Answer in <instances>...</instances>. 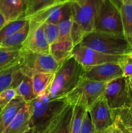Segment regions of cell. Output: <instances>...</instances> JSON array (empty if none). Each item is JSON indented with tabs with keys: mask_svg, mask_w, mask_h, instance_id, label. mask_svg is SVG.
Instances as JSON below:
<instances>
[{
	"mask_svg": "<svg viewBox=\"0 0 132 133\" xmlns=\"http://www.w3.org/2000/svg\"><path fill=\"white\" fill-rule=\"evenodd\" d=\"M67 104L65 97L53 99L48 90L44 92L28 103L30 128L42 133Z\"/></svg>",
	"mask_w": 132,
	"mask_h": 133,
	"instance_id": "6da1fadb",
	"label": "cell"
},
{
	"mask_svg": "<svg viewBox=\"0 0 132 133\" xmlns=\"http://www.w3.org/2000/svg\"><path fill=\"white\" fill-rule=\"evenodd\" d=\"M83 66L71 56L60 64L48 89L53 99L65 97L76 87L82 77Z\"/></svg>",
	"mask_w": 132,
	"mask_h": 133,
	"instance_id": "7a4b0ae2",
	"label": "cell"
},
{
	"mask_svg": "<svg viewBox=\"0 0 132 133\" xmlns=\"http://www.w3.org/2000/svg\"><path fill=\"white\" fill-rule=\"evenodd\" d=\"M79 44L109 55L124 56L132 52L131 44L124 35L95 31L87 32Z\"/></svg>",
	"mask_w": 132,
	"mask_h": 133,
	"instance_id": "3957f363",
	"label": "cell"
},
{
	"mask_svg": "<svg viewBox=\"0 0 132 133\" xmlns=\"http://www.w3.org/2000/svg\"><path fill=\"white\" fill-rule=\"evenodd\" d=\"M103 96L112 110L132 107L130 77L122 76L106 83Z\"/></svg>",
	"mask_w": 132,
	"mask_h": 133,
	"instance_id": "277c9868",
	"label": "cell"
},
{
	"mask_svg": "<svg viewBox=\"0 0 132 133\" xmlns=\"http://www.w3.org/2000/svg\"><path fill=\"white\" fill-rule=\"evenodd\" d=\"M106 85V83L82 78L76 87L65 96V98L70 105H83L88 111L94 103L103 96Z\"/></svg>",
	"mask_w": 132,
	"mask_h": 133,
	"instance_id": "5b68a950",
	"label": "cell"
},
{
	"mask_svg": "<svg viewBox=\"0 0 132 133\" xmlns=\"http://www.w3.org/2000/svg\"><path fill=\"white\" fill-rule=\"evenodd\" d=\"M94 31L124 36L120 9L111 0L102 1L94 21Z\"/></svg>",
	"mask_w": 132,
	"mask_h": 133,
	"instance_id": "8992f818",
	"label": "cell"
},
{
	"mask_svg": "<svg viewBox=\"0 0 132 133\" xmlns=\"http://www.w3.org/2000/svg\"><path fill=\"white\" fill-rule=\"evenodd\" d=\"M20 61L21 68L25 75L32 77L37 73H54L59 64L51 55L33 53L23 49Z\"/></svg>",
	"mask_w": 132,
	"mask_h": 133,
	"instance_id": "52a82bcc",
	"label": "cell"
},
{
	"mask_svg": "<svg viewBox=\"0 0 132 133\" xmlns=\"http://www.w3.org/2000/svg\"><path fill=\"white\" fill-rule=\"evenodd\" d=\"M103 0H86L78 5L72 3L73 20L80 25L85 34L94 31V24L99 8Z\"/></svg>",
	"mask_w": 132,
	"mask_h": 133,
	"instance_id": "ba28073f",
	"label": "cell"
},
{
	"mask_svg": "<svg viewBox=\"0 0 132 133\" xmlns=\"http://www.w3.org/2000/svg\"><path fill=\"white\" fill-rule=\"evenodd\" d=\"M71 56L83 67L94 66L106 63L119 64L123 57V56L104 54L80 44L74 47L71 51Z\"/></svg>",
	"mask_w": 132,
	"mask_h": 133,
	"instance_id": "9c48e42d",
	"label": "cell"
},
{
	"mask_svg": "<svg viewBox=\"0 0 132 133\" xmlns=\"http://www.w3.org/2000/svg\"><path fill=\"white\" fill-rule=\"evenodd\" d=\"M73 0H60L54 5L38 12L27 19L39 23H49L58 25L64 19L72 16L71 5Z\"/></svg>",
	"mask_w": 132,
	"mask_h": 133,
	"instance_id": "30bf717a",
	"label": "cell"
},
{
	"mask_svg": "<svg viewBox=\"0 0 132 133\" xmlns=\"http://www.w3.org/2000/svg\"><path fill=\"white\" fill-rule=\"evenodd\" d=\"M95 133H103L115 123L113 111L109 107L104 96L94 103L88 110Z\"/></svg>",
	"mask_w": 132,
	"mask_h": 133,
	"instance_id": "8fae6325",
	"label": "cell"
},
{
	"mask_svg": "<svg viewBox=\"0 0 132 133\" xmlns=\"http://www.w3.org/2000/svg\"><path fill=\"white\" fill-rule=\"evenodd\" d=\"M123 76L120 65L118 63H106L94 66L83 67L82 78L100 83H108Z\"/></svg>",
	"mask_w": 132,
	"mask_h": 133,
	"instance_id": "7c38bea8",
	"label": "cell"
},
{
	"mask_svg": "<svg viewBox=\"0 0 132 133\" xmlns=\"http://www.w3.org/2000/svg\"><path fill=\"white\" fill-rule=\"evenodd\" d=\"M28 20L29 32L23 44V49L40 54L50 55V45L45 37L43 24L31 19Z\"/></svg>",
	"mask_w": 132,
	"mask_h": 133,
	"instance_id": "4fadbf2b",
	"label": "cell"
},
{
	"mask_svg": "<svg viewBox=\"0 0 132 133\" xmlns=\"http://www.w3.org/2000/svg\"><path fill=\"white\" fill-rule=\"evenodd\" d=\"M27 6L26 0H0V11L6 23L24 18Z\"/></svg>",
	"mask_w": 132,
	"mask_h": 133,
	"instance_id": "5bb4252c",
	"label": "cell"
},
{
	"mask_svg": "<svg viewBox=\"0 0 132 133\" xmlns=\"http://www.w3.org/2000/svg\"><path fill=\"white\" fill-rule=\"evenodd\" d=\"M74 106L67 104L42 133H69Z\"/></svg>",
	"mask_w": 132,
	"mask_h": 133,
	"instance_id": "9a60e30c",
	"label": "cell"
},
{
	"mask_svg": "<svg viewBox=\"0 0 132 133\" xmlns=\"http://www.w3.org/2000/svg\"><path fill=\"white\" fill-rule=\"evenodd\" d=\"M24 75L21 68L20 62L0 71V93L8 88L15 89Z\"/></svg>",
	"mask_w": 132,
	"mask_h": 133,
	"instance_id": "2e32d148",
	"label": "cell"
},
{
	"mask_svg": "<svg viewBox=\"0 0 132 133\" xmlns=\"http://www.w3.org/2000/svg\"><path fill=\"white\" fill-rule=\"evenodd\" d=\"M27 104L23 98L16 96L0 113V133H2L9 126L21 109Z\"/></svg>",
	"mask_w": 132,
	"mask_h": 133,
	"instance_id": "e0dca14e",
	"label": "cell"
},
{
	"mask_svg": "<svg viewBox=\"0 0 132 133\" xmlns=\"http://www.w3.org/2000/svg\"><path fill=\"white\" fill-rule=\"evenodd\" d=\"M30 114L28 103L17 114L2 133H23L30 129Z\"/></svg>",
	"mask_w": 132,
	"mask_h": 133,
	"instance_id": "ac0fdd59",
	"label": "cell"
},
{
	"mask_svg": "<svg viewBox=\"0 0 132 133\" xmlns=\"http://www.w3.org/2000/svg\"><path fill=\"white\" fill-rule=\"evenodd\" d=\"M23 51V45L12 48H0V71L20 62Z\"/></svg>",
	"mask_w": 132,
	"mask_h": 133,
	"instance_id": "d6986e66",
	"label": "cell"
},
{
	"mask_svg": "<svg viewBox=\"0 0 132 133\" xmlns=\"http://www.w3.org/2000/svg\"><path fill=\"white\" fill-rule=\"evenodd\" d=\"M73 48L74 45L71 40L56 42L50 45V54L60 64L71 57V51Z\"/></svg>",
	"mask_w": 132,
	"mask_h": 133,
	"instance_id": "ffe728a7",
	"label": "cell"
},
{
	"mask_svg": "<svg viewBox=\"0 0 132 133\" xmlns=\"http://www.w3.org/2000/svg\"><path fill=\"white\" fill-rule=\"evenodd\" d=\"M120 11L124 36L132 45V0H124Z\"/></svg>",
	"mask_w": 132,
	"mask_h": 133,
	"instance_id": "44dd1931",
	"label": "cell"
},
{
	"mask_svg": "<svg viewBox=\"0 0 132 133\" xmlns=\"http://www.w3.org/2000/svg\"><path fill=\"white\" fill-rule=\"evenodd\" d=\"M54 73H37L32 75V86L36 97L49 89L54 79Z\"/></svg>",
	"mask_w": 132,
	"mask_h": 133,
	"instance_id": "7402d4cb",
	"label": "cell"
},
{
	"mask_svg": "<svg viewBox=\"0 0 132 133\" xmlns=\"http://www.w3.org/2000/svg\"><path fill=\"white\" fill-rule=\"evenodd\" d=\"M30 29L29 20L25 25L13 35L5 39L3 42L0 44V48H12L23 45V44L28 36Z\"/></svg>",
	"mask_w": 132,
	"mask_h": 133,
	"instance_id": "603a6c76",
	"label": "cell"
},
{
	"mask_svg": "<svg viewBox=\"0 0 132 133\" xmlns=\"http://www.w3.org/2000/svg\"><path fill=\"white\" fill-rule=\"evenodd\" d=\"M15 90L17 96L23 98L27 103L36 97L34 93L32 77L27 75H24Z\"/></svg>",
	"mask_w": 132,
	"mask_h": 133,
	"instance_id": "cb8c5ba5",
	"label": "cell"
},
{
	"mask_svg": "<svg viewBox=\"0 0 132 133\" xmlns=\"http://www.w3.org/2000/svg\"><path fill=\"white\" fill-rule=\"evenodd\" d=\"M87 112V110L83 105H76L74 106L69 133H80L84 116Z\"/></svg>",
	"mask_w": 132,
	"mask_h": 133,
	"instance_id": "d4e9b609",
	"label": "cell"
},
{
	"mask_svg": "<svg viewBox=\"0 0 132 133\" xmlns=\"http://www.w3.org/2000/svg\"><path fill=\"white\" fill-rule=\"evenodd\" d=\"M60 0H29L27 3L24 18L28 19L38 12L46 9L48 6L54 5Z\"/></svg>",
	"mask_w": 132,
	"mask_h": 133,
	"instance_id": "484cf974",
	"label": "cell"
},
{
	"mask_svg": "<svg viewBox=\"0 0 132 133\" xmlns=\"http://www.w3.org/2000/svg\"><path fill=\"white\" fill-rule=\"evenodd\" d=\"M28 19L26 18H21L17 20L8 22L0 30V44L10 36L24 27L28 22Z\"/></svg>",
	"mask_w": 132,
	"mask_h": 133,
	"instance_id": "4316f807",
	"label": "cell"
},
{
	"mask_svg": "<svg viewBox=\"0 0 132 133\" xmlns=\"http://www.w3.org/2000/svg\"><path fill=\"white\" fill-rule=\"evenodd\" d=\"M72 22H73V18L72 16L58 23L59 36L56 42L70 41V40L72 41L71 38V30Z\"/></svg>",
	"mask_w": 132,
	"mask_h": 133,
	"instance_id": "83f0119b",
	"label": "cell"
},
{
	"mask_svg": "<svg viewBox=\"0 0 132 133\" xmlns=\"http://www.w3.org/2000/svg\"><path fill=\"white\" fill-rule=\"evenodd\" d=\"M114 116L117 117L125 127L132 128V107L113 110Z\"/></svg>",
	"mask_w": 132,
	"mask_h": 133,
	"instance_id": "f1b7e54d",
	"label": "cell"
},
{
	"mask_svg": "<svg viewBox=\"0 0 132 133\" xmlns=\"http://www.w3.org/2000/svg\"><path fill=\"white\" fill-rule=\"evenodd\" d=\"M44 33L49 45L54 44L58 40L59 36V27L58 25L49 23H43Z\"/></svg>",
	"mask_w": 132,
	"mask_h": 133,
	"instance_id": "f546056e",
	"label": "cell"
},
{
	"mask_svg": "<svg viewBox=\"0 0 132 133\" xmlns=\"http://www.w3.org/2000/svg\"><path fill=\"white\" fill-rule=\"evenodd\" d=\"M85 35V32L82 27L73 20L71 30V38L74 47L80 44Z\"/></svg>",
	"mask_w": 132,
	"mask_h": 133,
	"instance_id": "4dcf8cb0",
	"label": "cell"
},
{
	"mask_svg": "<svg viewBox=\"0 0 132 133\" xmlns=\"http://www.w3.org/2000/svg\"><path fill=\"white\" fill-rule=\"evenodd\" d=\"M119 64L123 71V76H132V52L123 56Z\"/></svg>",
	"mask_w": 132,
	"mask_h": 133,
	"instance_id": "1f68e13d",
	"label": "cell"
},
{
	"mask_svg": "<svg viewBox=\"0 0 132 133\" xmlns=\"http://www.w3.org/2000/svg\"><path fill=\"white\" fill-rule=\"evenodd\" d=\"M14 88H8L0 93V108L1 109L6 106L16 96Z\"/></svg>",
	"mask_w": 132,
	"mask_h": 133,
	"instance_id": "d6a6232c",
	"label": "cell"
},
{
	"mask_svg": "<svg viewBox=\"0 0 132 133\" xmlns=\"http://www.w3.org/2000/svg\"><path fill=\"white\" fill-rule=\"evenodd\" d=\"M80 133H95L88 111L85 113Z\"/></svg>",
	"mask_w": 132,
	"mask_h": 133,
	"instance_id": "836d02e7",
	"label": "cell"
},
{
	"mask_svg": "<svg viewBox=\"0 0 132 133\" xmlns=\"http://www.w3.org/2000/svg\"><path fill=\"white\" fill-rule=\"evenodd\" d=\"M115 123L116 125L120 129V131H122V133H132V128L131 127H125L122 123H121L119 118L115 116Z\"/></svg>",
	"mask_w": 132,
	"mask_h": 133,
	"instance_id": "e575fe53",
	"label": "cell"
},
{
	"mask_svg": "<svg viewBox=\"0 0 132 133\" xmlns=\"http://www.w3.org/2000/svg\"><path fill=\"white\" fill-rule=\"evenodd\" d=\"M103 133H122V131H120V129L116 125L115 123H114L113 125H112L111 126H110L106 130H105L104 131Z\"/></svg>",
	"mask_w": 132,
	"mask_h": 133,
	"instance_id": "d590c367",
	"label": "cell"
},
{
	"mask_svg": "<svg viewBox=\"0 0 132 133\" xmlns=\"http://www.w3.org/2000/svg\"><path fill=\"white\" fill-rule=\"evenodd\" d=\"M6 20H5V18H4V16H3V14H1V11H0V30L6 25Z\"/></svg>",
	"mask_w": 132,
	"mask_h": 133,
	"instance_id": "8d00e7d4",
	"label": "cell"
},
{
	"mask_svg": "<svg viewBox=\"0 0 132 133\" xmlns=\"http://www.w3.org/2000/svg\"><path fill=\"white\" fill-rule=\"evenodd\" d=\"M111 1H112L113 3L114 4H115V5H116L117 7H119V9L120 8V6H121L122 4L123 3V1H124V0H111Z\"/></svg>",
	"mask_w": 132,
	"mask_h": 133,
	"instance_id": "74e56055",
	"label": "cell"
},
{
	"mask_svg": "<svg viewBox=\"0 0 132 133\" xmlns=\"http://www.w3.org/2000/svg\"><path fill=\"white\" fill-rule=\"evenodd\" d=\"M86 0H73L74 3L78 4V5H80V4L84 3Z\"/></svg>",
	"mask_w": 132,
	"mask_h": 133,
	"instance_id": "f35d334b",
	"label": "cell"
},
{
	"mask_svg": "<svg viewBox=\"0 0 132 133\" xmlns=\"http://www.w3.org/2000/svg\"><path fill=\"white\" fill-rule=\"evenodd\" d=\"M23 133H39V132H38V131H36V130L30 128L29 129L27 130V131H25V132H23Z\"/></svg>",
	"mask_w": 132,
	"mask_h": 133,
	"instance_id": "ab89813d",
	"label": "cell"
},
{
	"mask_svg": "<svg viewBox=\"0 0 132 133\" xmlns=\"http://www.w3.org/2000/svg\"><path fill=\"white\" fill-rule=\"evenodd\" d=\"M130 77L131 81V83H132V76H130V77Z\"/></svg>",
	"mask_w": 132,
	"mask_h": 133,
	"instance_id": "60d3db41",
	"label": "cell"
},
{
	"mask_svg": "<svg viewBox=\"0 0 132 133\" xmlns=\"http://www.w3.org/2000/svg\"><path fill=\"white\" fill-rule=\"evenodd\" d=\"M1 110H2V109H1V108H0V113H1Z\"/></svg>",
	"mask_w": 132,
	"mask_h": 133,
	"instance_id": "b9f144b4",
	"label": "cell"
},
{
	"mask_svg": "<svg viewBox=\"0 0 132 133\" xmlns=\"http://www.w3.org/2000/svg\"><path fill=\"white\" fill-rule=\"evenodd\" d=\"M26 1H27V3H28V1H29V0H26Z\"/></svg>",
	"mask_w": 132,
	"mask_h": 133,
	"instance_id": "7bdbcfd3",
	"label": "cell"
},
{
	"mask_svg": "<svg viewBox=\"0 0 132 133\" xmlns=\"http://www.w3.org/2000/svg\"><path fill=\"white\" fill-rule=\"evenodd\" d=\"M0 122H1V118H0Z\"/></svg>",
	"mask_w": 132,
	"mask_h": 133,
	"instance_id": "ee69618b",
	"label": "cell"
}]
</instances>
